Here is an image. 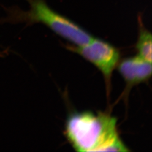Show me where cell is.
Masks as SVG:
<instances>
[{
  "mask_svg": "<svg viewBox=\"0 0 152 152\" xmlns=\"http://www.w3.org/2000/svg\"><path fill=\"white\" fill-rule=\"evenodd\" d=\"M29 11L22 12L20 18L29 23H40L75 46L88 43L91 34L65 16L61 15L49 6L45 0H28Z\"/></svg>",
  "mask_w": 152,
  "mask_h": 152,
  "instance_id": "obj_2",
  "label": "cell"
},
{
  "mask_svg": "<svg viewBox=\"0 0 152 152\" xmlns=\"http://www.w3.org/2000/svg\"><path fill=\"white\" fill-rule=\"evenodd\" d=\"M117 68L126 85L125 95L134 86L148 81L152 76V63L137 55L120 60Z\"/></svg>",
  "mask_w": 152,
  "mask_h": 152,
  "instance_id": "obj_4",
  "label": "cell"
},
{
  "mask_svg": "<svg viewBox=\"0 0 152 152\" xmlns=\"http://www.w3.org/2000/svg\"><path fill=\"white\" fill-rule=\"evenodd\" d=\"M64 134L77 152H129L121 139L117 120L107 113L75 112L65 122Z\"/></svg>",
  "mask_w": 152,
  "mask_h": 152,
  "instance_id": "obj_1",
  "label": "cell"
},
{
  "mask_svg": "<svg viewBox=\"0 0 152 152\" xmlns=\"http://www.w3.org/2000/svg\"><path fill=\"white\" fill-rule=\"evenodd\" d=\"M137 19L139 32L135 45L137 55L152 63V33L145 27L140 15Z\"/></svg>",
  "mask_w": 152,
  "mask_h": 152,
  "instance_id": "obj_5",
  "label": "cell"
},
{
  "mask_svg": "<svg viewBox=\"0 0 152 152\" xmlns=\"http://www.w3.org/2000/svg\"><path fill=\"white\" fill-rule=\"evenodd\" d=\"M97 68L103 76L109 93L113 73L120 61L119 50L112 45L99 38H93L87 44L67 46Z\"/></svg>",
  "mask_w": 152,
  "mask_h": 152,
  "instance_id": "obj_3",
  "label": "cell"
}]
</instances>
